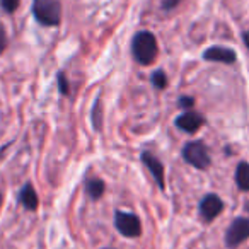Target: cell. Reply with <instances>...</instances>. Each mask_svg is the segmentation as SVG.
<instances>
[{"mask_svg":"<svg viewBox=\"0 0 249 249\" xmlns=\"http://www.w3.org/2000/svg\"><path fill=\"white\" fill-rule=\"evenodd\" d=\"M19 4H21V0H0V5L7 14H12V12L18 11Z\"/></svg>","mask_w":249,"mask_h":249,"instance_id":"14","label":"cell"},{"mask_svg":"<svg viewBox=\"0 0 249 249\" xmlns=\"http://www.w3.org/2000/svg\"><path fill=\"white\" fill-rule=\"evenodd\" d=\"M33 16L43 26H58L62 21V4L60 0H35L33 2Z\"/></svg>","mask_w":249,"mask_h":249,"instance_id":"2","label":"cell"},{"mask_svg":"<svg viewBox=\"0 0 249 249\" xmlns=\"http://www.w3.org/2000/svg\"><path fill=\"white\" fill-rule=\"evenodd\" d=\"M2 201H4V195H2V191H0V207H2Z\"/></svg>","mask_w":249,"mask_h":249,"instance_id":"21","label":"cell"},{"mask_svg":"<svg viewBox=\"0 0 249 249\" xmlns=\"http://www.w3.org/2000/svg\"><path fill=\"white\" fill-rule=\"evenodd\" d=\"M179 107H193V104H195V99L193 97H188V96H183V97H179Z\"/></svg>","mask_w":249,"mask_h":249,"instance_id":"17","label":"cell"},{"mask_svg":"<svg viewBox=\"0 0 249 249\" xmlns=\"http://www.w3.org/2000/svg\"><path fill=\"white\" fill-rule=\"evenodd\" d=\"M7 43H9L7 33H5L4 24L0 22V53H4V52H5V48H7Z\"/></svg>","mask_w":249,"mask_h":249,"instance_id":"16","label":"cell"},{"mask_svg":"<svg viewBox=\"0 0 249 249\" xmlns=\"http://www.w3.org/2000/svg\"><path fill=\"white\" fill-rule=\"evenodd\" d=\"M203 123L205 118L200 113H193V111H188L176 118V126L186 133H196L203 126Z\"/></svg>","mask_w":249,"mask_h":249,"instance_id":"7","label":"cell"},{"mask_svg":"<svg viewBox=\"0 0 249 249\" xmlns=\"http://www.w3.org/2000/svg\"><path fill=\"white\" fill-rule=\"evenodd\" d=\"M140 159H142V162L147 166V169L150 171V174H152V178H154V181L157 183V186H159L160 190H164V188H166V179H164V166H162V162H160V160L150 152H142Z\"/></svg>","mask_w":249,"mask_h":249,"instance_id":"8","label":"cell"},{"mask_svg":"<svg viewBox=\"0 0 249 249\" xmlns=\"http://www.w3.org/2000/svg\"><path fill=\"white\" fill-rule=\"evenodd\" d=\"M183 159L186 160L190 166L196 167L200 171H205L212 164L210 152H208L207 145L201 140L196 142H188L183 147Z\"/></svg>","mask_w":249,"mask_h":249,"instance_id":"3","label":"cell"},{"mask_svg":"<svg viewBox=\"0 0 249 249\" xmlns=\"http://www.w3.org/2000/svg\"><path fill=\"white\" fill-rule=\"evenodd\" d=\"M104 249H111V248H104Z\"/></svg>","mask_w":249,"mask_h":249,"instance_id":"22","label":"cell"},{"mask_svg":"<svg viewBox=\"0 0 249 249\" xmlns=\"http://www.w3.org/2000/svg\"><path fill=\"white\" fill-rule=\"evenodd\" d=\"M58 89H60V94H63V96H67V94L70 92L69 89V80H67V75L63 72H58Z\"/></svg>","mask_w":249,"mask_h":249,"instance_id":"15","label":"cell"},{"mask_svg":"<svg viewBox=\"0 0 249 249\" xmlns=\"http://www.w3.org/2000/svg\"><path fill=\"white\" fill-rule=\"evenodd\" d=\"M132 52L139 63H142V65H150V63L157 58V53H159L156 36L150 31L137 33L132 41Z\"/></svg>","mask_w":249,"mask_h":249,"instance_id":"1","label":"cell"},{"mask_svg":"<svg viewBox=\"0 0 249 249\" xmlns=\"http://www.w3.org/2000/svg\"><path fill=\"white\" fill-rule=\"evenodd\" d=\"M86 191L90 196V200H99V198L104 195V191H106V184H104L103 179L92 178V179L86 181Z\"/></svg>","mask_w":249,"mask_h":249,"instance_id":"12","label":"cell"},{"mask_svg":"<svg viewBox=\"0 0 249 249\" xmlns=\"http://www.w3.org/2000/svg\"><path fill=\"white\" fill-rule=\"evenodd\" d=\"M114 227L118 229L121 235L124 237H140L142 235V224H140V218L133 213L128 212H121L118 210L114 213Z\"/></svg>","mask_w":249,"mask_h":249,"instance_id":"4","label":"cell"},{"mask_svg":"<svg viewBox=\"0 0 249 249\" xmlns=\"http://www.w3.org/2000/svg\"><path fill=\"white\" fill-rule=\"evenodd\" d=\"M97 116H99V101H97V103L94 104V107H92V121H94V126H96V130H99V123H97Z\"/></svg>","mask_w":249,"mask_h":249,"instance_id":"18","label":"cell"},{"mask_svg":"<svg viewBox=\"0 0 249 249\" xmlns=\"http://www.w3.org/2000/svg\"><path fill=\"white\" fill-rule=\"evenodd\" d=\"M235 184L241 191H249V164L239 162L235 167Z\"/></svg>","mask_w":249,"mask_h":249,"instance_id":"11","label":"cell"},{"mask_svg":"<svg viewBox=\"0 0 249 249\" xmlns=\"http://www.w3.org/2000/svg\"><path fill=\"white\" fill-rule=\"evenodd\" d=\"M179 2H181V0H164V2H162V9H164V11H171V9L176 7Z\"/></svg>","mask_w":249,"mask_h":249,"instance_id":"19","label":"cell"},{"mask_svg":"<svg viewBox=\"0 0 249 249\" xmlns=\"http://www.w3.org/2000/svg\"><path fill=\"white\" fill-rule=\"evenodd\" d=\"M203 58L207 62H218V63H234L235 62V52L231 48H224V46H212V48L205 50Z\"/></svg>","mask_w":249,"mask_h":249,"instance_id":"9","label":"cell"},{"mask_svg":"<svg viewBox=\"0 0 249 249\" xmlns=\"http://www.w3.org/2000/svg\"><path fill=\"white\" fill-rule=\"evenodd\" d=\"M242 39H244V45L249 48V31H246L244 35H242Z\"/></svg>","mask_w":249,"mask_h":249,"instance_id":"20","label":"cell"},{"mask_svg":"<svg viewBox=\"0 0 249 249\" xmlns=\"http://www.w3.org/2000/svg\"><path fill=\"white\" fill-rule=\"evenodd\" d=\"M224 210V201L220 200V196L210 193L200 201V213L203 217L205 222H212L218 217Z\"/></svg>","mask_w":249,"mask_h":249,"instance_id":"6","label":"cell"},{"mask_svg":"<svg viewBox=\"0 0 249 249\" xmlns=\"http://www.w3.org/2000/svg\"><path fill=\"white\" fill-rule=\"evenodd\" d=\"M19 203L29 212H35L36 208L39 207L38 193H36L35 186H33L31 183H26L24 186L21 188V191H19Z\"/></svg>","mask_w":249,"mask_h":249,"instance_id":"10","label":"cell"},{"mask_svg":"<svg viewBox=\"0 0 249 249\" xmlns=\"http://www.w3.org/2000/svg\"><path fill=\"white\" fill-rule=\"evenodd\" d=\"M152 86L156 87V89H166L167 86V75L162 72V70H156V72L152 73Z\"/></svg>","mask_w":249,"mask_h":249,"instance_id":"13","label":"cell"},{"mask_svg":"<svg viewBox=\"0 0 249 249\" xmlns=\"http://www.w3.org/2000/svg\"><path fill=\"white\" fill-rule=\"evenodd\" d=\"M249 239V218H235L232 224L229 225L227 232H225V244L227 248H237L244 241Z\"/></svg>","mask_w":249,"mask_h":249,"instance_id":"5","label":"cell"}]
</instances>
